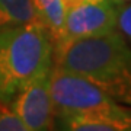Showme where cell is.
I'll list each match as a JSON object with an SVG mask.
<instances>
[{"instance_id": "1", "label": "cell", "mask_w": 131, "mask_h": 131, "mask_svg": "<svg viewBox=\"0 0 131 131\" xmlns=\"http://www.w3.org/2000/svg\"><path fill=\"white\" fill-rule=\"evenodd\" d=\"M54 64L88 79L114 101L131 106V45L119 31L70 44Z\"/></svg>"}, {"instance_id": "2", "label": "cell", "mask_w": 131, "mask_h": 131, "mask_svg": "<svg viewBox=\"0 0 131 131\" xmlns=\"http://www.w3.org/2000/svg\"><path fill=\"white\" fill-rule=\"evenodd\" d=\"M54 66V42L38 20L0 29V105Z\"/></svg>"}, {"instance_id": "3", "label": "cell", "mask_w": 131, "mask_h": 131, "mask_svg": "<svg viewBox=\"0 0 131 131\" xmlns=\"http://www.w3.org/2000/svg\"><path fill=\"white\" fill-rule=\"evenodd\" d=\"M50 89L56 119L69 115L108 117L121 122L124 131H131V106L114 101L80 74L54 64Z\"/></svg>"}, {"instance_id": "4", "label": "cell", "mask_w": 131, "mask_h": 131, "mask_svg": "<svg viewBox=\"0 0 131 131\" xmlns=\"http://www.w3.org/2000/svg\"><path fill=\"white\" fill-rule=\"evenodd\" d=\"M122 0H83L66 13L63 32L54 45V58L70 44L118 31Z\"/></svg>"}, {"instance_id": "5", "label": "cell", "mask_w": 131, "mask_h": 131, "mask_svg": "<svg viewBox=\"0 0 131 131\" xmlns=\"http://www.w3.org/2000/svg\"><path fill=\"white\" fill-rule=\"evenodd\" d=\"M52 67L41 71L28 82L9 103V106L25 124L26 131L56 128V111L50 89Z\"/></svg>"}, {"instance_id": "6", "label": "cell", "mask_w": 131, "mask_h": 131, "mask_svg": "<svg viewBox=\"0 0 131 131\" xmlns=\"http://www.w3.org/2000/svg\"><path fill=\"white\" fill-rule=\"evenodd\" d=\"M35 20L48 31L54 45L63 32L66 20V9L61 0H32Z\"/></svg>"}, {"instance_id": "7", "label": "cell", "mask_w": 131, "mask_h": 131, "mask_svg": "<svg viewBox=\"0 0 131 131\" xmlns=\"http://www.w3.org/2000/svg\"><path fill=\"white\" fill-rule=\"evenodd\" d=\"M35 20L32 0H0V29Z\"/></svg>"}, {"instance_id": "8", "label": "cell", "mask_w": 131, "mask_h": 131, "mask_svg": "<svg viewBox=\"0 0 131 131\" xmlns=\"http://www.w3.org/2000/svg\"><path fill=\"white\" fill-rule=\"evenodd\" d=\"M0 131H26L22 119L9 105H0Z\"/></svg>"}, {"instance_id": "9", "label": "cell", "mask_w": 131, "mask_h": 131, "mask_svg": "<svg viewBox=\"0 0 131 131\" xmlns=\"http://www.w3.org/2000/svg\"><path fill=\"white\" fill-rule=\"evenodd\" d=\"M118 31L124 35L131 45V2L122 6L119 16H118Z\"/></svg>"}, {"instance_id": "10", "label": "cell", "mask_w": 131, "mask_h": 131, "mask_svg": "<svg viewBox=\"0 0 131 131\" xmlns=\"http://www.w3.org/2000/svg\"><path fill=\"white\" fill-rule=\"evenodd\" d=\"M61 2H63V6H64L66 13H67V12H69L70 9L76 7V6L79 5V3H82L83 0H61Z\"/></svg>"}, {"instance_id": "11", "label": "cell", "mask_w": 131, "mask_h": 131, "mask_svg": "<svg viewBox=\"0 0 131 131\" xmlns=\"http://www.w3.org/2000/svg\"><path fill=\"white\" fill-rule=\"evenodd\" d=\"M122 2H124V3H128V2H131V0H122Z\"/></svg>"}]
</instances>
